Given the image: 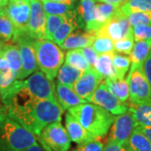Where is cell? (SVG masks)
Segmentation results:
<instances>
[{"mask_svg":"<svg viewBox=\"0 0 151 151\" xmlns=\"http://www.w3.org/2000/svg\"><path fill=\"white\" fill-rule=\"evenodd\" d=\"M6 113L22 127L39 136L47 125L61 121L64 110L58 102L45 99L34 100L19 108L6 109Z\"/></svg>","mask_w":151,"mask_h":151,"instance_id":"1","label":"cell"},{"mask_svg":"<svg viewBox=\"0 0 151 151\" xmlns=\"http://www.w3.org/2000/svg\"><path fill=\"white\" fill-rule=\"evenodd\" d=\"M92 139L104 138L108 134L115 117L103 108L85 103L68 110Z\"/></svg>","mask_w":151,"mask_h":151,"instance_id":"2","label":"cell"},{"mask_svg":"<svg viewBox=\"0 0 151 151\" xmlns=\"http://www.w3.org/2000/svg\"><path fill=\"white\" fill-rule=\"evenodd\" d=\"M37 144L36 136L8 116L0 113V151H22Z\"/></svg>","mask_w":151,"mask_h":151,"instance_id":"3","label":"cell"},{"mask_svg":"<svg viewBox=\"0 0 151 151\" xmlns=\"http://www.w3.org/2000/svg\"><path fill=\"white\" fill-rule=\"evenodd\" d=\"M34 47L38 68H40L49 80L53 81L60 66L63 65L65 60L64 52L52 40L45 39L35 40Z\"/></svg>","mask_w":151,"mask_h":151,"instance_id":"4","label":"cell"},{"mask_svg":"<svg viewBox=\"0 0 151 151\" xmlns=\"http://www.w3.org/2000/svg\"><path fill=\"white\" fill-rule=\"evenodd\" d=\"M34 39L27 32L15 33L12 41L16 43L19 49L21 69L17 76V80H24L32 75L38 68L35 51L34 47Z\"/></svg>","mask_w":151,"mask_h":151,"instance_id":"5","label":"cell"},{"mask_svg":"<svg viewBox=\"0 0 151 151\" xmlns=\"http://www.w3.org/2000/svg\"><path fill=\"white\" fill-rule=\"evenodd\" d=\"M130 103L151 105V86L146 78L144 67L130 68L127 76Z\"/></svg>","mask_w":151,"mask_h":151,"instance_id":"6","label":"cell"},{"mask_svg":"<svg viewBox=\"0 0 151 151\" xmlns=\"http://www.w3.org/2000/svg\"><path fill=\"white\" fill-rule=\"evenodd\" d=\"M39 138L45 151H68L70 147V138L61 121L45 127Z\"/></svg>","mask_w":151,"mask_h":151,"instance_id":"7","label":"cell"},{"mask_svg":"<svg viewBox=\"0 0 151 151\" xmlns=\"http://www.w3.org/2000/svg\"><path fill=\"white\" fill-rule=\"evenodd\" d=\"M23 84L28 92L38 100L48 99L57 102L54 82L49 80L41 70H36L26 80H23Z\"/></svg>","mask_w":151,"mask_h":151,"instance_id":"8","label":"cell"},{"mask_svg":"<svg viewBox=\"0 0 151 151\" xmlns=\"http://www.w3.org/2000/svg\"><path fill=\"white\" fill-rule=\"evenodd\" d=\"M88 102L105 109L113 116H119L128 111V103H123L108 91L104 81H102Z\"/></svg>","mask_w":151,"mask_h":151,"instance_id":"9","label":"cell"},{"mask_svg":"<svg viewBox=\"0 0 151 151\" xmlns=\"http://www.w3.org/2000/svg\"><path fill=\"white\" fill-rule=\"evenodd\" d=\"M133 34L129 19L119 9L109 20L103 24L102 28L96 32V35H102L110 38L113 41L119 40Z\"/></svg>","mask_w":151,"mask_h":151,"instance_id":"10","label":"cell"},{"mask_svg":"<svg viewBox=\"0 0 151 151\" xmlns=\"http://www.w3.org/2000/svg\"><path fill=\"white\" fill-rule=\"evenodd\" d=\"M138 126L133 115L128 110L124 114L115 117L110 128L108 141L126 145L132 133Z\"/></svg>","mask_w":151,"mask_h":151,"instance_id":"11","label":"cell"},{"mask_svg":"<svg viewBox=\"0 0 151 151\" xmlns=\"http://www.w3.org/2000/svg\"><path fill=\"white\" fill-rule=\"evenodd\" d=\"M4 9L15 27V33L27 32L30 15L29 0H9Z\"/></svg>","mask_w":151,"mask_h":151,"instance_id":"12","label":"cell"},{"mask_svg":"<svg viewBox=\"0 0 151 151\" xmlns=\"http://www.w3.org/2000/svg\"><path fill=\"white\" fill-rule=\"evenodd\" d=\"M30 15L28 24V35L34 40L45 39L46 14L40 0H29Z\"/></svg>","mask_w":151,"mask_h":151,"instance_id":"13","label":"cell"},{"mask_svg":"<svg viewBox=\"0 0 151 151\" xmlns=\"http://www.w3.org/2000/svg\"><path fill=\"white\" fill-rule=\"evenodd\" d=\"M103 80V76L94 68H91L82 73L81 77L72 86V89L79 97L88 102V99L97 90Z\"/></svg>","mask_w":151,"mask_h":151,"instance_id":"14","label":"cell"},{"mask_svg":"<svg viewBox=\"0 0 151 151\" xmlns=\"http://www.w3.org/2000/svg\"><path fill=\"white\" fill-rule=\"evenodd\" d=\"M81 28L86 31L96 34V3L95 0H81L76 9Z\"/></svg>","mask_w":151,"mask_h":151,"instance_id":"15","label":"cell"},{"mask_svg":"<svg viewBox=\"0 0 151 151\" xmlns=\"http://www.w3.org/2000/svg\"><path fill=\"white\" fill-rule=\"evenodd\" d=\"M77 28H81V24L76 9H74L65 14V20L54 34L52 41L58 46H60L68 35L75 31Z\"/></svg>","mask_w":151,"mask_h":151,"instance_id":"16","label":"cell"},{"mask_svg":"<svg viewBox=\"0 0 151 151\" xmlns=\"http://www.w3.org/2000/svg\"><path fill=\"white\" fill-rule=\"evenodd\" d=\"M55 92L57 102L64 111L69 110L82 103H87L86 100L79 97L74 92L72 87L70 86L57 83L55 86Z\"/></svg>","mask_w":151,"mask_h":151,"instance_id":"17","label":"cell"},{"mask_svg":"<svg viewBox=\"0 0 151 151\" xmlns=\"http://www.w3.org/2000/svg\"><path fill=\"white\" fill-rule=\"evenodd\" d=\"M95 38L96 35L94 33L76 29L70 35H68V37L61 44L60 48L65 50L84 48L86 46L92 45Z\"/></svg>","mask_w":151,"mask_h":151,"instance_id":"18","label":"cell"},{"mask_svg":"<svg viewBox=\"0 0 151 151\" xmlns=\"http://www.w3.org/2000/svg\"><path fill=\"white\" fill-rule=\"evenodd\" d=\"M65 130L70 138V141L77 145L82 144L84 142L93 139L81 124L69 113H65Z\"/></svg>","mask_w":151,"mask_h":151,"instance_id":"19","label":"cell"},{"mask_svg":"<svg viewBox=\"0 0 151 151\" xmlns=\"http://www.w3.org/2000/svg\"><path fill=\"white\" fill-rule=\"evenodd\" d=\"M1 51L5 57L10 70L17 77L21 69V59L18 45L15 44H4Z\"/></svg>","mask_w":151,"mask_h":151,"instance_id":"20","label":"cell"},{"mask_svg":"<svg viewBox=\"0 0 151 151\" xmlns=\"http://www.w3.org/2000/svg\"><path fill=\"white\" fill-rule=\"evenodd\" d=\"M151 50V42L136 41L129 55L131 60L130 68L143 67L148 55Z\"/></svg>","mask_w":151,"mask_h":151,"instance_id":"21","label":"cell"},{"mask_svg":"<svg viewBox=\"0 0 151 151\" xmlns=\"http://www.w3.org/2000/svg\"><path fill=\"white\" fill-rule=\"evenodd\" d=\"M104 83L108 91L119 98L123 103H127L129 99V88L126 79H105Z\"/></svg>","mask_w":151,"mask_h":151,"instance_id":"22","label":"cell"},{"mask_svg":"<svg viewBox=\"0 0 151 151\" xmlns=\"http://www.w3.org/2000/svg\"><path fill=\"white\" fill-rule=\"evenodd\" d=\"M128 110L133 115L138 126L151 127V105L129 103Z\"/></svg>","mask_w":151,"mask_h":151,"instance_id":"23","label":"cell"},{"mask_svg":"<svg viewBox=\"0 0 151 151\" xmlns=\"http://www.w3.org/2000/svg\"><path fill=\"white\" fill-rule=\"evenodd\" d=\"M113 53L99 55L94 69L97 70L103 79H115L116 73L113 64Z\"/></svg>","mask_w":151,"mask_h":151,"instance_id":"24","label":"cell"},{"mask_svg":"<svg viewBox=\"0 0 151 151\" xmlns=\"http://www.w3.org/2000/svg\"><path fill=\"white\" fill-rule=\"evenodd\" d=\"M17 80L16 76L10 70L5 57L0 52V95L3 96L9 86Z\"/></svg>","mask_w":151,"mask_h":151,"instance_id":"25","label":"cell"},{"mask_svg":"<svg viewBox=\"0 0 151 151\" xmlns=\"http://www.w3.org/2000/svg\"><path fill=\"white\" fill-rule=\"evenodd\" d=\"M127 151H151L150 141L136 128L125 145Z\"/></svg>","mask_w":151,"mask_h":151,"instance_id":"26","label":"cell"},{"mask_svg":"<svg viewBox=\"0 0 151 151\" xmlns=\"http://www.w3.org/2000/svg\"><path fill=\"white\" fill-rule=\"evenodd\" d=\"M82 73L83 72L81 70H77L69 65L64 64L60 66L56 76L58 83L72 87L76 81L81 77Z\"/></svg>","mask_w":151,"mask_h":151,"instance_id":"27","label":"cell"},{"mask_svg":"<svg viewBox=\"0 0 151 151\" xmlns=\"http://www.w3.org/2000/svg\"><path fill=\"white\" fill-rule=\"evenodd\" d=\"M43 9L46 14L64 15L75 9V3H60L51 0H40Z\"/></svg>","mask_w":151,"mask_h":151,"instance_id":"28","label":"cell"},{"mask_svg":"<svg viewBox=\"0 0 151 151\" xmlns=\"http://www.w3.org/2000/svg\"><path fill=\"white\" fill-rule=\"evenodd\" d=\"M119 6L108 3L96 4V25L99 30L106 22L116 14Z\"/></svg>","mask_w":151,"mask_h":151,"instance_id":"29","label":"cell"},{"mask_svg":"<svg viewBox=\"0 0 151 151\" xmlns=\"http://www.w3.org/2000/svg\"><path fill=\"white\" fill-rule=\"evenodd\" d=\"M65 64L70 65L82 72H85L92 68L91 65H89L88 61L79 50V49L70 50L66 52L65 57Z\"/></svg>","mask_w":151,"mask_h":151,"instance_id":"30","label":"cell"},{"mask_svg":"<svg viewBox=\"0 0 151 151\" xmlns=\"http://www.w3.org/2000/svg\"><path fill=\"white\" fill-rule=\"evenodd\" d=\"M15 34V27L6 13L5 9H0V39L9 42L13 40Z\"/></svg>","mask_w":151,"mask_h":151,"instance_id":"31","label":"cell"},{"mask_svg":"<svg viewBox=\"0 0 151 151\" xmlns=\"http://www.w3.org/2000/svg\"><path fill=\"white\" fill-rule=\"evenodd\" d=\"M119 10L125 16L133 12H151V0H128Z\"/></svg>","mask_w":151,"mask_h":151,"instance_id":"32","label":"cell"},{"mask_svg":"<svg viewBox=\"0 0 151 151\" xmlns=\"http://www.w3.org/2000/svg\"><path fill=\"white\" fill-rule=\"evenodd\" d=\"M113 64L116 77L118 79H124L127 71L130 68L131 60L129 55L114 52L113 55Z\"/></svg>","mask_w":151,"mask_h":151,"instance_id":"33","label":"cell"},{"mask_svg":"<svg viewBox=\"0 0 151 151\" xmlns=\"http://www.w3.org/2000/svg\"><path fill=\"white\" fill-rule=\"evenodd\" d=\"M92 47L98 55L115 52L114 41L106 36L96 35V38L92 44Z\"/></svg>","mask_w":151,"mask_h":151,"instance_id":"34","label":"cell"},{"mask_svg":"<svg viewBox=\"0 0 151 151\" xmlns=\"http://www.w3.org/2000/svg\"><path fill=\"white\" fill-rule=\"evenodd\" d=\"M65 14L64 15L46 14V24H45V40H52V38L55 31L65 20Z\"/></svg>","mask_w":151,"mask_h":151,"instance_id":"35","label":"cell"},{"mask_svg":"<svg viewBox=\"0 0 151 151\" xmlns=\"http://www.w3.org/2000/svg\"><path fill=\"white\" fill-rule=\"evenodd\" d=\"M134 42L133 34L123 38L119 40L114 41L115 52H118L119 54L126 55H130L132 50H133V47H134Z\"/></svg>","mask_w":151,"mask_h":151,"instance_id":"36","label":"cell"},{"mask_svg":"<svg viewBox=\"0 0 151 151\" xmlns=\"http://www.w3.org/2000/svg\"><path fill=\"white\" fill-rule=\"evenodd\" d=\"M127 18L132 28L140 24H151V12H133Z\"/></svg>","mask_w":151,"mask_h":151,"instance_id":"37","label":"cell"},{"mask_svg":"<svg viewBox=\"0 0 151 151\" xmlns=\"http://www.w3.org/2000/svg\"><path fill=\"white\" fill-rule=\"evenodd\" d=\"M134 41L151 42V24H140L133 27Z\"/></svg>","mask_w":151,"mask_h":151,"instance_id":"38","label":"cell"},{"mask_svg":"<svg viewBox=\"0 0 151 151\" xmlns=\"http://www.w3.org/2000/svg\"><path fill=\"white\" fill-rule=\"evenodd\" d=\"M102 139L103 138H95L93 139L80 144L75 151H103L104 144L102 141Z\"/></svg>","mask_w":151,"mask_h":151,"instance_id":"39","label":"cell"},{"mask_svg":"<svg viewBox=\"0 0 151 151\" xmlns=\"http://www.w3.org/2000/svg\"><path fill=\"white\" fill-rule=\"evenodd\" d=\"M79 50L81 51V54L83 55V56L88 61V63H89V65H91V67L94 68V66L96 65V62H97V59H98L99 55L97 54V52L95 51V50L92 48V45L79 49Z\"/></svg>","mask_w":151,"mask_h":151,"instance_id":"40","label":"cell"},{"mask_svg":"<svg viewBox=\"0 0 151 151\" xmlns=\"http://www.w3.org/2000/svg\"><path fill=\"white\" fill-rule=\"evenodd\" d=\"M103 151H127L125 145H121L113 141H107Z\"/></svg>","mask_w":151,"mask_h":151,"instance_id":"41","label":"cell"},{"mask_svg":"<svg viewBox=\"0 0 151 151\" xmlns=\"http://www.w3.org/2000/svg\"><path fill=\"white\" fill-rule=\"evenodd\" d=\"M144 72L151 86V50L144 63Z\"/></svg>","mask_w":151,"mask_h":151,"instance_id":"42","label":"cell"},{"mask_svg":"<svg viewBox=\"0 0 151 151\" xmlns=\"http://www.w3.org/2000/svg\"><path fill=\"white\" fill-rule=\"evenodd\" d=\"M136 129L139 130L142 134L145 135L147 139L150 141L151 143V127H145V126H137Z\"/></svg>","mask_w":151,"mask_h":151,"instance_id":"43","label":"cell"},{"mask_svg":"<svg viewBox=\"0 0 151 151\" xmlns=\"http://www.w3.org/2000/svg\"><path fill=\"white\" fill-rule=\"evenodd\" d=\"M102 3H108V4H114V5L120 6L123 5L124 3H126L128 0H98Z\"/></svg>","mask_w":151,"mask_h":151,"instance_id":"44","label":"cell"},{"mask_svg":"<svg viewBox=\"0 0 151 151\" xmlns=\"http://www.w3.org/2000/svg\"><path fill=\"white\" fill-rule=\"evenodd\" d=\"M22 151H44V150L43 148L37 143V144L30 146V147H29V148H27V149H25V150H24Z\"/></svg>","mask_w":151,"mask_h":151,"instance_id":"45","label":"cell"},{"mask_svg":"<svg viewBox=\"0 0 151 151\" xmlns=\"http://www.w3.org/2000/svg\"><path fill=\"white\" fill-rule=\"evenodd\" d=\"M8 2H9V0H0V9L5 7L8 4Z\"/></svg>","mask_w":151,"mask_h":151,"instance_id":"46","label":"cell"},{"mask_svg":"<svg viewBox=\"0 0 151 151\" xmlns=\"http://www.w3.org/2000/svg\"><path fill=\"white\" fill-rule=\"evenodd\" d=\"M51 1H54V2H60V3H71V2H74L75 0H51Z\"/></svg>","mask_w":151,"mask_h":151,"instance_id":"47","label":"cell"},{"mask_svg":"<svg viewBox=\"0 0 151 151\" xmlns=\"http://www.w3.org/2000/svg\"><path fill=\"white\" fill-rule=\"evenodd\" d=\"M4 41L3 40H0V52H1V50H2V48H3V46H4Z\"/></svg>","mask_w":151,"mask_h":151,"instance_id":"48","label":"cell"},{"mask_svg":"<svg viewBox=\"0 0 151 151\" xmlns=\"http://www.w3.org/2000/svg\"><path fill=\"white\" fill-rule=\"evenodd\" d=\"M2 110H3V108H0V113H1V112H2Z\"/></svg>","mask_w":151,"mask_h":151,"instance_id":"49","label":"cell"}]
</instances>
